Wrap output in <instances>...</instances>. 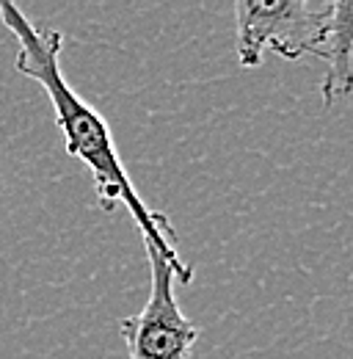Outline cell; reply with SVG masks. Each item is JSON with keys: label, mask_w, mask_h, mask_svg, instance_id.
Listing matches in <instances>:
<instances>
[{"label": "cell", "mask_w": 353, "mask_h": 359, "mask_svg": "<svg viewBox=\"0 0 353 359\" xmlns=\"http://www.w3.org/2000/svg\"><path fill=\"white\" fill-rule=\"evenodd\" d=\"M0 22L17 42L14 69L44 89L55 114V128L64 135L67 155L81 161L88 169L99 208L105 213L125 208L132 216L135 226L141 229L144 243L160 252L166 260L182 266L185 260L176 252V232L169 216L152 210L144 202V196L135 191L130 175L122 163V155L116 149V141L105 116L94 105H88L64 78V69H61L64 34L55 28L34 25L20 6L3 3V0H0Z\"/></svg>", "instance_id": "6da1fadb"}, {"label": "cell", "mask_w": 353, "mask_h": 359, "mask_svg": "<svg viewBox=\"0 0 353 359\" xmlns=\"http://www.w3.org/2000/svg\"><path fill=\"white\" fill-rule=\"evenodd\" d=\"M144 249L149 260V299L141 313L119 320V334L127 343L130 359H191L202 329L179 310L174 282L188 285L193 269L166 260L146 243Z\"/></svg>", "instance_id": "3957f363"}, {"label": "cell", "mask_w": 353, "mask_h": 359, "mask_svg": "<svg viewBox=\"0 0 353 359\" xmlns=\"http://www.w3.org/2000/svg\"><path fill=\"white\" fill-rule=\"evenodd\" d=\"M331 8L307 0H237L235 3V53L243 69L260 67L265 50L287 61L323 53Z\"/></svg>", "instance_id": "7a4b0ae2"}, {"label": "cell", "mask_w": 353, "mask_h": 359, "mask_svg": "<svg viewBox=\"0 0 353 359\" xmlns=\"http://www.w3.org/2000/svg\"><path fill=\"white\" fill-rule=\"evenodd\" d=\"M328 36L320 53L326 61V75L320 83L326 108L353 94V3H328Z\"/></svg>", "instance_id": "277c9868"}]
</instances>
